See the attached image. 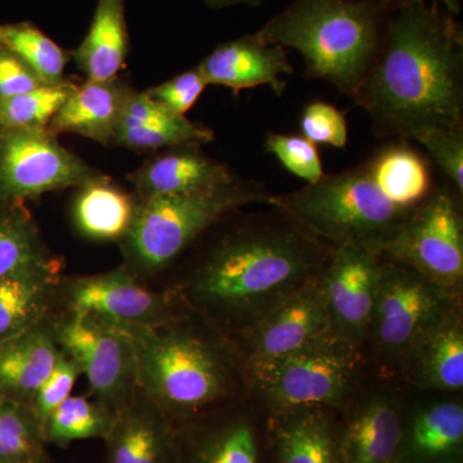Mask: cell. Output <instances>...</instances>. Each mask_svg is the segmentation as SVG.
<instances>
[{
	"label": "cell",
	"mask_w": 463,
	"mask_h": 463,
	"mask_svg": "<svg viewBox=\"0 0 463 463\" xmlns=\"http://www.w3.org/2000/svg\"><path fill=\"white\" fill-rule=\"evenodd\" d=\"M353 102L379 136L416 141L463 129L461 24L432 2L402 0L389 12L379 50Z\"/></svg>",
	"instance_id": "obj_1"
},
{
	"label": "cell",
	"mask_w": 463,
	"mask_h": 463,
	"mask_svg": "<svg viewBox=\"0 0 463 463\" xmlns=\"http://www.w3.org/2000/svg\"><path fill=\"white\" fill-rule=\"evenodd\" d=\"M273 209L222 240L185 288L197 309L237 336L317 281L335 251Z\"/></svg>",
	"instance_id": "obj_2"
},
{
	"label": "cell",
	"mask_w": 463,
	"mask_h": 463,
	"mask_svg": "<svg viewBox=\"0 0 463 463\" xmlns=\"http://www.w3.org/2000/svg\"><path fill=\"white\" fill-rule=\"evenodd\" d=\"M389 12L374 0H294L258 33L268 44L298 52L307 79L327 81L353 100L379 50Z\"/></svg>",
	"instance_id": "obj_3"
},
{
	"label": "cell",
	"mask_w": 463,
	"mask_h": 463,
	"mask_svg": "<svg viewBox=\"0 0 463 463\" xmlns=\"http://www.w3.org/2000/svg\"><path fill=\"white\" fill-rule=\"evenodd\" d=\"M123 328L136 353L139 392L169 419L200 413L236 388L233 353L197 328L178 319Z\"/></svg>",
	"instance_id": "obj_4"
},
{
	"label": "cell",
	"mask_w": 463,
	"mask_h": 463,
	"mask_svg": "<svg viewBox=\"0 0 463 463\" xmlns=\"http://www.w3.org/2000/svg\"><path fill=\"white\" fill-rule=\"evenodd\" d=\"M270 206L286 213L331 248L352 245L383 252L414 209L392 203L364 164L331 174L288 194H273Z\"/></svg>",
	"instance_id": "obj_5"
},
{
	"label": "cell",
	"mask_w": 463,
	"mask_h": 463,
	"mask_svg": "<svg viewBox=\"0 0 463 463\" xmlns=\"http://www.w3.org/2000/svg\"><path fill=\"white\" fill-rule=\"evenodd\" d=\"M272 200L263 183L241 179L203 194L146 197L121 240L127 268L137 277L160 272L223 216Z\"/></svg>",
	"instance_id": "obj_6"
},
{
	"label": "cell",
	"mask_w": 463,
	"mask_h": 463,
	"mask_svg": "<svg viewBox=\"0 0 463 463\" xmlns=\"http://www.w3.org/2000/svg\"><path fill=\"white\" fill-rule=\"evenodd\" d=\"M383 259V258H381ZM461 292L429 281L416 270L381 260L379 291L365 343L383 374L402 371L417 344L462 313Z\"/></svg>",
	"instance_id": "obj_7"
},
{
	"label": "cell",
	"mask_w": 463,
	"mask_h": 463,
	"mask_svg": "<svg viewBox=\"0 0 463 463\" xmlns=\"http://www.w3.org/2000/svg\"><path fill=\"white\" fill-rule=\"evenodd\" d=\"M361 350L330 332L250 383L273 417L301 410L332 411L354 395L364 365Z\"/></svg>",
	"instance_id": "obj_8"
},
{
	"label": "cell",
	"mask_w": 463,
	"mask_h": 463,
	"mask_svg": "<svg viewBox=\"0 0 463 463\" xmlns=\"http://www.w3.org/2000/svg\"><path fill=\"white\" fill-rule=\"evenodd\" d=\"M455 187L435 185L381 252L444 288L462 292L463 218Z\"/></svg>",
	"instance_id": "obj_9"
},
{
	"label": "cell",
	"mask_w": 463,
	"mask_h": 463,
	"mask_svg": "<svg viewBox=\"0 0 463 463\" xmlns=\"http://www.w3.org/2000/svg\"><path fill=\"white\" fill-rule=\"evenodd\" d=\"M58 346L87 377L93 398L118 412L138 394L136 353L120 326L70 313L52 326Z\"/></svg>",
	"instance_id": "obj_10"
},
{
	"label": "cell",
	"mask_w": 463,
	"mask_h": 463,
	"mask_svg": "<svg viewBox=\"0 0 463 463\" xmlns=\"http://www.w3.org/2000/svg\"><path fill=\"white\" fill-rule=\"evenodd\" d=\"M103 174L62 147L47 128H0V200L21 203L83 187Z\"/></svg>",
	"instance_id": "obj_11"
},
{
	"label": "cell",
	"mask_w": 463,
	"mask_h": 463,
	"mask_svg": "<svg viewBox=\"0 0 463 463\" xmlns=\"http://www.w3.org/2000/svg\"><path fill=\"white\" fill-rule=\"evenodd\" d=\"M318 279L239 335L240 361L248 381L332 332Z\"/></svg>",
	"instance_id": "obj_12"
},
{
	"label": "cell",
	"mask_w": 463,
	"mask_h": 463,
	"mask_svg": "<svg viewBox=\"0 0 463 463\" xmlns=\"http://www.w3.org/2000/svg\"><path fill=\"white\" fill-rule=\"evenodd\" d=\"M381 260L373 250L343 246L335 249L318 279L331 331L361 349L373 322Z\"/></svg>",
	"instance_id": "obj_13"
},
{
	"label": "cell",
	"mask_w": 463,
	"mask_h": 463,
	"mask_svg": "<svg viewBox=\"0 0 463 463\" xmlns=\"http://www.w3.org/2000/svg\"><path fill=\"white\" fill-rule=\"evenodd\" d=\"M70 313L97 317L120 327H146L173 321V298L152 291L127 267L79 277L66 288Z\"/></svg>",
	"instance_id": "obj_14"
},
{
	"label": "cell",
	"mask_w": 463,
	"mask_h": 463,
	"mask_svg": "<svg viewBox=\"0 0 463 463\" xmlns=\"http://www.w3.org/2000/svg\"><path fill=\"white\" fill-rule=\"evenodd\" d=\"M199 67L209 85L230 88L234 94L268 85L281 97L288 85L283 76L294 74L285 48L268 44L258 33L222 43Z\"/></svg>",
	"instance_id": "obj_15"
},
{
	"label": "cell",
	"mask_w": 463,
	"mask_h": 463,
	"mask_svg": "<svg viewBox=\"0 0 463 463\" xmlns=\"http://www.w3.org/2000/svg\"><path fill=\"white\" fill-rule=\"evenodd\" d=\"M404 425L402 405L392 394L359 399L340 426L344 463H401Z\"/></svg>",
	"instance_id": "obj_16"
},
{
	"label": "cell",
	"mask_w": 463,
	"mask_h": 463,
	"mask_svg": "<svg viewBox=\"0 0 463 463\" xmlns=\"http://www.w3.org/2000/svg\"><path fill=\"white\" fill-rule=\"evenodd\" d=\"M105 441L106 463H176L178 457L169 417L141 392L118 411Z\"/></svg>",
	"instance_id": "obj_17"
},
{
	"label": "cell",
	"mask_w": 463,
	"mask_h": 463,
	"mask_svg": "<svg viewBox=\"0 0 463 463\" xmlns=\"http://www.w3.org/2000/svg\"><path fill=\"white\" fill-rule=\"evenodd\" d=\"M227 165L213 160L199 146L174 147L152 158L130 176L142 199L166 194H194L218 190L237 181Z\"/></svg>",
	"instance_id": "obj_18"
},
{
	"label": "cell",
	"mask_w": 463,
	"mask_h": 463,
	"mask_svg": "<svg viewBox=\"0 0 463 463\" xmlns=\"http://www.w3.org/2000/svg\"><path fill=\"white\" fill-rule=\"evenodd\" d=\"M133 90L118 80H87L69 94L47 129L57 136L72 133L109 145L120 124L124 106Z\"/></svg>",
	"instance_id": "obj_19"
},
{
	"label": "cell",
	"mask_w": 463,
	"mask_h": 463,
	"mask_svg": "<svg viewBox=\"0 0 463 463\" xmlns=\"http://www.w3.org/2000/svg\"><path fill=\"white\" fill-rule=\"evenodd\" d=\"M58 288L60 264L53 258L0 279V343L47 322Z\"/></svg>",
	"instance_id": "obj_20"
},
{
	"label": "cell",
	"mask_w": 463,
	"mask_h": 463,
	"mask_svg": "<svg viewBox=\"0 0 463 463\" xmlns=\"http://www.w3.org/2000/svg\"><path fill=\"white\" fill-rule=\"evenodd\" d=\"M61 349L52 326L43 322L0 343V394L32 403L56 364Z\"/></svg>",
	"instance_id": "obj_21"
},
{
	"label": "cell",
	"mask_w": 463,
	"mask_h": 463,
	"mask_svg": "<svg viewBox=\"0 0 463 463\" xmlns=\"http://www.w3.org/2000/svg\"><path fill=\"white\" fill-rule=\"evenodd\" d=\"M277 463H344L340 425L330 410H301L273 417Z\"/></svg>",
	"instance_id": "obj_22"
},
{
	"label": "cell",
	"mask_w": 463,
	"mask_h": 463,
	"mask_svg": "<svg viewBox=\"0 0 463 463\" xmlns=\"http://www.w3.org/2000/svg\"><path fill=\"white\" fill-rule=\"evenodd\" d=\"M402 371L423 390L462 392V313L426 335L408 356Z\"/></svg>",
	"instance_id": "obj_23"
},
{
	"label": "cell",
	"mask_w": 463,
	"mask_h": 463,
	"mask_svg": "<svg viewBox=\"0 0 463 463\" xmlns=\"http://www.w3.org/2000/svg\"><path fill=\"white\" fill-rule=\"evenodd\" d=\"M462 448V403H435L405 421L401 463H459Z\"/></svg>",
	"instance_id": "obj_24"
},
{
	"label": "cell",
	"mask_w": 463,
	"mask_h": 463,
	"mask_svg": "<svg viewBox=\"0 0 463 463\" xmlns=\"http://www.w3.org/2000/svg\"><path fill=\"white\" fill-rule=\"evenodd\" d=\"M129 50L125 0H97L87 35L75 51L87 80H112L123 69Z\"/></svg>",
	"instance_id": "obj_25"
},
{
	"label": "cell",
	"mask_w": 463,
	"mask_h": 463,
	"mask_svg": "<svg viewBox=\"0 0 463 463\" xmlns=\"http://www.w3.org/2000/svg\"><path fill=\"white\" fill-rule=\"evenodd\" d=\"M364 165L381 192L404 209L419 206L435 188L430 160L404 139L380 149Z\"/></svg>",
	"instance_id": "obj_26"
},
{
	"label": "cell",
	"mask_w": 463,
	"mask_h": 463,
	"mask_svg": "<svg viewBox=\"0 0 463 463\" xmlns=\"http://www.w3.org/2000/svg\"><path fill=\"white\" fill-rule=\"evenodd\" d=\"M136 209L132 197L103 176L80 187L72 206V218L76 228L88 239L123 240L133 223Z\"/></svg>",
	"instance_id": "obj_27"
},
{
	"label": "cell",
	"mask_w": 463,
	"mask_h": 463,
	"mask_svg": "<svg viewBox=\"0 0 463 463\" xmlns=\"http://www.w3.org/2000/svg\"><path fill=\"white\" fill-rule=\"evenodd\" d=\"M115 411L100 402L71 395L43 423L45 443L66 446L72 441L108 438L116 419Z\"/></svg>",
	"instance_id": "obj_28"
},
{
	"label": "cell",
	"mask_w": 463,
	"mask_h": 463,
	"mask_svg": "<svg viewBox=\"0 0 463 463\" xmlns=\"http://www.w3.org/2000/svg\"><path fill=\"white\" fill-rule=\"evenodd\" d=\"M182 463H260L254 425L245 417H234L201 432Z\"/></svg>",
	"instance_id": "obj_29"
},
{
	"label": "cell",
	"mask_w": 463,
	"mask_h": 463,
	"mask_svg": "<svg viewBox=\"0 0 463 463\" xmlns=\"http://www.w3.org/2000/svg\"><path fill=\"white\" fill-rule=\"evenodd\" d=\"M44 435L32 405L0 394V462H44Z\"/></svg>",
	"instance_id": "obj_30"
},
{
	"label": "cell",
	"mask_w": 463,
	"mask_h": 463,
	"mask_svg": "<svg viewBox=\"0 0 463 463\" xmlns=\"http://www.w3.org/2000/svg\"><path fill=\"white\" fill-rule=\"evenodd\" d=\"M0 45L14 52L44 85L65 83L69 56L53 39L32 24L0 26Z\"/></svg>",
	"instance_id": "obj_31"
},
{
	"label": "cell",
	"mask_w": 463,
	"mask_h": 463,
	"mask_svg": "<svg viewBox=\"0 0 463 463\" xmlns=\"http://www.w3.org/2000/svg\"><path fill=\"white\" fill-rule=\"evenodd\" d=\"M50 258L41 234L20 203L0 206V279Z\"/></svg>",
	"instance_id": "obj_32"
},
{
	"label": "cell",
	"mask_w": 463,
	"mask_h": 463,
	"mask_svg": "<svg viewBox=\"0 0 463 463\" xmlns=\"http://www.w3.org/2000/svg\"><path fill=\"white\" fill-rule=\"evenodd\" d=\"M74 88L65 81L0 99V128H47Z\"/></svg>",
	"instance_id": "obj_33"
},
{
	"label": "cell",
	"mask_w": 463,
	"mask_h": 463,
	"mask_svg": "<svg viewBox=\"0 0 463 463\" xmlns=\"http://www.w3.org/2000/svg\"><path fill=\"white\" fill-rule=\"evenodd\" d=\"M214 141V132L183 116L176 123L157 128H120L112 143L136 151L181 146H201Z\"/></svg>",
	"instance_id": "obj_34"
},
{
	"label": "cell",
	"mask_w": 463,
	"mask_h": 463,
	"mask_svg": "<svg viewBox=\"0 0 463 463\" xmlns=\"http://www.w3.org/2000/svg\"><path fill=\"white\" fill-rule=\"evenodd\" d=\"M264 148L288 172L303 179L307 184L321 181L325 176L318 147L303 136L269 133L265 139Z\"/></svg>",
	"instance_id": "obj_35"
},
{
	"label": "cell",
	"mask_w": 463,
	"mask_h": 463,
	"mask_svg": "<svg viewBox=\"0 0 463 463\" xmlns=\"http://www.w3.org/2000/svg\"><path fill=\"white\" fill-rule=\"evenodd\" d=\"M301 136L316 146L345 148L347 145L346 114L327 102L307 103L300 118Z\"/></svg>",
	"instance_id": "obj_36"
},
{
	"label": "cell",
	"mask_w": 463,
	"mask_h": 463,
	"mask_svg": "<svg viewBox=\"0 0 463 463\" xmlns=\"http://www.w3.org/2000/svg\"><path fill=\"white\" fill-rule=\"evenodd\" d=\"M432 161L463 194V129H441L422 134L416 139Z\"/></svg>",
	"instance_id": "obj_37"
},
{
	"label": "cell",
	"mask_w": 463,
	"mask_h": 463,
	"mask_svg": "<svg viewBox=\"0 0 463 463\" xmlns=\"http://www.w3.org/2000/svg\"><path fill=\"white\" fill-rule=\"evenodd\" d=\"M80 374L78 365L61 350L53 370L48 374L47 379L43 381L41 388L35 392L30 403L42 428L47 417L58 405L71 397L72 389Z\"/></svg>",
	"instance_id": "obj_38"
},
{
	"label": "cell",
	"mask_w": 463,
	"mask_h": 463,
	"mask_svg": "<svg viewBox=\"0 0 463 463\" xmlns=\"http://www.w3.org/2000/svg\"><path fill=\"white\" fill-rule=\"evenodd\" d=\"M209 85L199 66L156 85L146 94L170 112L185 116Z\"/></svg>",
	"instance_id": "obj_39"
},
{
	"label": "cell",
	"mask_w": 463,
	"mask_h": 463,
	"mask_svg": "<svg viewBox=\"0 0 463 463\" xmlns=\"http://www.w3.org/2000/svg\"><path fill=\"white\" fill-rule=\"evenodd\" d=\"M41 79L14 52L0 45V99L43 87Z\"/></svg>",
	"instance_id": "obj_40"
},
{
	"label": "cell",
	"mask_w": 463,
	"mask_h": 463,
	"mask_svg": "<svg viewBox=\"0 0 463 463\" xmlns=\"http://www.w3.org/2000/svg\"><path fill=\"white\" fill-rule=\"evenodd\" d=\"M210 8L222 9L227 7H233V5H263L264 0H203Z\"/></svg>",
	"instance_id": "obj_41"
},
{
	"label": "cell",
	"mask_w": 463,
	"mask_h": 463,
	"mask_svg": "<svg viewBox=\"0 0 463 463\" xmlns=\"http://www.w3.org/2000/svg\"><path fill=\"white\" fill-rule=\"evenodd\" d=\"M413 2H432L441 5L447 12L453 16L458 17L461 14L462 5L461 0H413Z\"/></svg>",
	"instance_id": "obj_42"
},
{
	"label": "cell",
	"mask_w": 463,
	"mask_h": 463,
	"mask_svg": "<svg viewBox=\"0 0 463 463\" xmlns=\"http://www.w3.org/2000/svg\"><path fill=\"white\" fill-rule=\"evenodd\" d=\"M374 2L380 3L383 7H385L386 9H389V11H392V9H394L397 7L399 3L402 2V0H374Z\"/></svg>",
	"instance_id": "obj_43"
},
{
	"label": "cell",
	"mask_w": 463,
	"mask_h": 463,
	"mask_svg": "<svg viewBox=\"0 0 463 463\" xmlns=\"http://www.w3.org/2000/svg\"><path fill=\"white\" fill-rule=\"evenodd\" d=\"M0 463H5V462H0Z\"/></svg>",
	"instance_id": "obj_44"
}]
</instances>
